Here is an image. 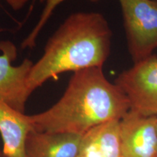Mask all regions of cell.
<instances>
[{"label":"cell","mask_w":157,"mask_h":157,"mask_svg":"<svg viewBox=\"0 0 157 157\" xmlns=\"http://www.w3.org/2000/svg\"><path fill=\"white\" fill-rule=\"evenodd\" d=\"M119 127L121 157H157V117L129 110Z\"/></svg>","instance_id":"8992f818"},{"label":"cell","mask_w":157,"mask_h":157,"mask_svg":"<svg viewBox=\"0 0 157 157\" xmlns=\"http://www.w3.org/2000/svg\"><path fill=\"white\" fill-rule=\"evenodd\" d=\"M4 155H3V153L0 151V157H3Z\"/></svg>","instance_id":"7c38bea8"},{"label":"cell","mask_w":157,"mask_h":157,"mask_svg":"<svg viewBox=\"0 0 157 157\" xmlns=\"http://www.w3.org/2000/svg\"><path fill=\"white\" fill-rule=\"evenodd\" d=\"M112 31L98 13H73L49 39L44 53L33 65L29 77L32 93L50 78L66 71L103 67L111 52Z\"/></svg>","instance_id":"7a4b0ae2"},{"label":"cell","mask_w":157,"mask_h":157,"mask_svg":"<svg viewBox=\"0 0 157 157\" xmlns=\"http://www.w3.org/2000/svg\"><path fill=\"white\" fill-rule=\"evenodd\" d=\"M65 0H47L46 5H45L44 10H43L41 16L39 17L38 22L34 26V28L32 29V31L29 33V34L27 36L23 42L21 43V48H33L36 45V41L37 37H38L39 33L42 31L43 27L48 22V19L50 18L54 10L58 6L64 2ZM93 2L100 1V0H90Z\"/></svg>","instance_id":"30bf717a"},{"label":"cell","mask_w":157,"mask_h":157,"mask_svg":"<svg viewBox=\"0 0 157 157\" xmlns=\"http://www.w3.org/2000/svg\"><path fill=\"white\" fill-rule=\"evenodd\" d=\"M32 130L30 116L0 102V135L4 156L25 157V142Z\"/></svg>","instance_id":"ba28073f"},{"label":"cell","mask_w":157,"mask_h":157,"mask_svg":"<svg viewBox=\"0 0 157 157\" xmlns=\"http://www.w3.org/2000/svg\"><path fill=\"white\" fill-rule=\"evenodd\" d=\"M119 121L102 124L83 135L78 157H121Z\"/></svg>","instance_id":"9c48e42d"},{"label":"cell","mask_w":157,"mask_h":157,"mask_svg":"<svg viewBox=\"0 0 157 157\" xmlns=\"http://www.w3.org/2000/svg\"><path fill=\"white\" fill-rule=\"evenodd\" d=\"M82 136L32 130L25 142V157H78Z\"/></svg>","instance_id":"52a82bcc"},{"label":"cell","mask_w":157,"mask_h":157,"mask_svg":"<svg viewBox=\"0 0 157 157\" xmlns=\"http://www.w3.org/2000/svg\"><path fill=\"white\" fill-rule=\"evenodd\" d=\"M0 102L24 113L25 104L33 93L29 77L34 63L25 58L18 66H13L17 49L10 41L0 42Z\"/></svg>","instance_id":"5b68a950"},{"label":"cell","mask_w":157,"mask_h":157,"mask_svg":"<svg viewBox=\"0 0 157 157\" xmlns=\"http://www.w3.org/2000/svg\"><path fill=\"white\" fill-rule=\"evenodd\" d=\"M5 1L13 10L17 11L22 9L25 4L28 2L29 0H5ZM43 1L44 0H40L41 2Z\"/></svg>","instance_id":"8fae6325"},{"label":"cell","mask_w":157,"mask_h":157,"mask_svg":"<svg viewBox=\"0 0 157 157\" xmlns=\"http://www.w3.org/2000/svg\"><path fill=\"white\" fill-rule=\"evenodd\" d=\"M129 110L128 98L107 79L103 67H91L74 72L55 105L29 116L33 130L83 135L102 124L121 120Z\"/></svg>","instance_id":"6da1fadb"},{"label":"cell","mask_w":157,"mask_h":157,"mask_svg":"<svg viewBox=\"0 0 157 157\" xmlns=\"http://www.w3.org/2000/svg\"><path fill=\"white\" fill-rule=\"evenodd\" d=\"M2 31V29H0V32H1Z\"/></svg>","instance_id":"4fadbf2b"},{"label":"cell","mask_w":157,"mask_h":157,"mask_svg":"<svg viewBox=\"0 0 157 157\" xmlns=\"http://www.w3.org/2000/svg\"><path fill=\"white\" fill-rule=\"evenodd\" d=\"M127 48L134 63L157 48V0H119Z\"/></svg>","instance_id":"3957f363"},{"label":"cell","mask_w":157,"mask_h":157,"mask_svg":"<svg viewBox=\"0 0 157 157\" xmlns=\"http://www.w3.org/2000/svg\"><path fill=\"white\" fill-rule=\"evenodd\" d=\"M114 83L128 98L130 110L157 117V56L134 63L119 74Z\"/></svg>","instance_id":"277c9868"}]
</instances>
